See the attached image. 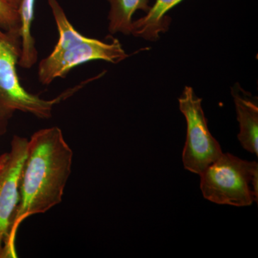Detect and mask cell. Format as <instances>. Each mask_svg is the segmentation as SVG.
<instances>
[{"label": "cell", "instance_id": "obj_1", "mask_svg": "<svg viewBox=\"0 0 258 258\" xmlns=\"http://www.w3.org/2000/svg\"><path fill=\"white\" fill-rule=\"evenodd\" d=\"M73 157L72 149L58 127L41 129L28 140L20 178V200L10 230V246L16 253L17 233L21 224L62 202L72 171Z\"/></svg>", "mask_w": 258, "mask_h": 258}, {"label": "cell", "instance_id": "obj_2", "mask_svg": "<svg viewBox=\"0 0 258 258\" xmlns=\"http://www.w3.org/2000/svg\"><path fill=\"white\" fill-rule=\"evenodd\" d=\"M58 30V41L50 55L40 61V82L49 85L54 80L64 78L70 71L92 60L117 64L128 57L117 39L105 42L83 36L70 23L57 0H47Z\"/></svg>", "mask_w": 258, "mask_h": 258}, {"label": "cell", "instance_id": "obj_3", "mask_svg": "<svg viewBox=\"0 0 258 258\" xmlns=\"http://www.w3.org/2000/svg\"><path fill=\"white\" fill-rule=\"evenodd\" d=\"M22 53L20 30H5L0 26V136L6 133L10 118L16 111L40 118H50L55 105L77 92L88 81L70 88L52 100L28 92L20 84L16 66Z\"/></svg>", "mask_w": 258, "mask_h": 258}, {"label": "cell", "instance_id": "obj_4", "mask_svg": "<svg viewBox=\"0 0 258 258\" xmlns=\"http://www.w3.org/2000/svg\"><path fill=\"white\" fill-rule=\"evenodd\" d=\"M204 198L217 205L250 206L258 200V164L230 153L220 157L200 174Z\"/></svg>", "mask_w": 258, "mask_h": 258}, {"label": "cell", "instance_id": "obj_5", "mask_svg": "<svg viewBox=\"0 0 258 258\" xmlns=\"http://www.w3.org/2000/svg\"><path fill=\"white\" fill-rule=\"evenodd\" d=\"M179 109L186 120V137L182 152L185 169L200 175L222 154L221 146L212 135L202 106V98L193 88H184L179 98Z\"/></svg>", "mask_w": 258, "mask_h": 258}, {"label": "cell", "instance_id": "obj_6", "mask_svg": "<svg viewBox=\"0 0 258 258\" xmlns=\"http://www.w3.org/2000/svg\"><path fill=\"white\" fill-rule=\"evenodd\" d=\"M28 139L15 136L9 152L0 156V258H16L10 246V230L20 200L22 170Z\"/></svg>", "mask_w": 258, "mask_h": 258}, {"label": "cell", "instance_id": "obj_7", "mask_svg": "<svg viewBox=\"0 0 258 258\" xmlns=\"http://www.w3.org/2000/svg\"><path fill=\"white\" fill-rule=\"evenodd\" d=\"M240 132L237 139L242 147L258 156V105L255 98L244 91L240 85L232 88Z\"/></svg>", "mask_w": 258, "mask_h": 258}, {"label": "cell", "instance_id": "obj_8", "mask_svg": "<svg viewBox=\"0 0 258 258\" xmlns=\"http://www.w3.org/2000/svg\"><path fill=\"white\" fill-rule=\"evenodd\" d=\"M183 0H156L147 15L133 21L132 34L150 41H156L159 35L167 31L170 18L166 13Z\"/></svg>", "mask_w": 258, "mask_h": 258}, {"label": "cell", "instance_id": "obj_9", "mask_svg": "<svg viewBox=\"0 0 258 258\" xmlns=\"http://www.w3.org/2000/svg\"><path fill=\"white\" fill-rule=\"evenodd\" d=\"M110 4L108 30L111 34H132V17L137 10L147 13L150 10L149 0H108Z\"/></svg>", "mask_w": 258, "mask_h": 258}, {"label": "cell", "instance_id": "obj_10", "mask_svg": "<svg viewBox=\"0 0 258 258\" xmlns=\"http://www.w3.org/2000/svg\"><path fill=\"white\" fill-rule=\"evenodd\" d=\"M35 3V0H23L19 10L21 24L22 53L18 63L24 69H30L37 60L35 42L31 33Z\"/></svg>", "mask_w": 258, "mask_h": 258}, {"label": "cell", "instance_id": "obj_11", "mask_svg": "<svg viewBox=\"0 0 258 258\" xmlns=\"http://www.w3.org/2000/svg\"><path fill=\"white\" fill-rule=\"evenodd\" d=\"M0 26L5 30H20V13L0 3Z\"/></svg>", "mask_w": 258, "mask_h": 258}, {"label": "cell", "instance_id": "obj_12", "mask_svg": "<svg viewBox=\"0 0 258 258\" xmlns=\"http://www.w3.org/2000/svg\"><path fill=\"white\" fill-rule=\"evenodd\" d=\"M22 2L23 0H0V3L13 8V9L18 10V11L20 10Z\"/></svg>", "mask_w": 258, "mask_h": 258}]
</instances>
